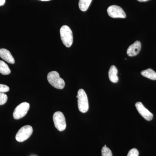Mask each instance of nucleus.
<instances>
[{"label": "nucleus", "mask_w": 156, "mask_h": 156, "mask_svg": "<svg viewBox=\"0 0 156 156\" xmlns=\"http://www.w3.org/2000/svg\"><path fill=\"white\" fill-rule=\"evenodd\" d=\"M61 39L65 46L67 48H70L73 43L72 31L69 27L63 25L60 29Z\"/></svg>", "instance_id": "obj_1"}, {"label": "nucleus", "mask_w": 156, "mask_h": 156, "mask_svg": "<svg viewBox=\"0 0 156 156\" xmlns=\"http://www.w3.org/2000/svg\"><path fill=\"white\" fill-rule=\"evenodd\" d=\"M76 98H78V106L79 111L82 113L87 112L89 110V102L87 94L83 89H79Z\"/></svg>", "instance_id": "obj_2"}, {"label": "nucleus", "mask_w": 156, "mask_h": 156, "mask_svg": "<svg viewBox=\"0 0 156 156\" xmlns=\"http://www.w3.org/2000/svg\"><path fill=\"white\" fill-rule=\"evenodd\" d=\"M48 80L50 85L56 89H63L65 85L64 80L60 77L59 74L56 71L49 73L48 74Z\"/></svg>", "instance_id": "obj_3"}, {"label": "nucleus", "mask_w": 156, "mask_h": 156, "mask_svg": "<svg viewBox=\"0 0 156 156\" xmlns=\"http://www.w3.org/2000/svg\"><path fill=\"white\" fill-rule=\"evenodd\" d=\"M54 126L58 131H62L66 127V121L63 114L61 112H56L53 115Z\"/></svg>", "instance_id": "obj_4"}, {"label": "nucleus", "mask_w": 156, "mask_h": 156, "mask_svg": "<svg viewBox=\"0 0 156 156\" xmlns=\"http://www.w3.org/2000/svg\"><path fill=\"white\" fill-rule=\"evenodd\" d=\"M32 127L30 126H23L20 129L16 135V139L19 142H22L25 141L30 137L32 134Z\"/></svg>", "instance_id": "obj_5"}, {"label": "nucleus", "mask_w": 156, "mask_h": 156, "mask_svg": "<svg viewBox=\"0 0 156 156\" xmlns=\"http://www.w3.org/2000/svg\"><path fill=\"white\" fill-rule=\"evenodd\" d=\"M30 108V104L24 102L20 104L14 109L13 117L15 119L18 120L25 116Z\"/></svg>", "instance_id": "obj_6"}, {"label": "nucleus", "mask_w": 156, "mask_h": 156, "mask_svg": "<svg viewBox=\"0 0 156 156\" xmlns=\"http://www.w3.org/2000/svg\"><path fill=\"white\" fill-rule=\"evenodd\" d=\"M107 12L109 16L112 18H125L126 17V13L122 9L115 5L109 7Z\"/></svg>", "instance_id": "obj_7"}, {"label": "nucleus", "mask_w": 156, "mask_h": 156, "mask_svg": "<svg viewBox=\"0 0 156 156\" xmlns=\"http://www.w3.org/2000/svg\"><path fill=\"white\" fill-rule=\"evenodd\" d=\"M135 107L140 114L145 119L148 121H151L152 119L153 118V114L149 111L144 106L141 102H136L135 104Z\"/></svg>", "instance_id": "obj_8"}, {"label": "nucleus", "mask_w": 156, "mask_h": 156, "mask_svg": "<svg viewBox=\"0 0 156 156\" xmlns=\"http://www.w3.org/2000/svg\"><path fill=\"white\" fill-rule=\"evenodd\" d=\"M141 47V43L139 41H136L128 47L127 51V54L129 56H136L139 53Z\"/></svg>", "instance_id": "obj_9"}, {"label": "nucleus", "mask_w": 156, "mask_h": 156, "mask_svg": "<svg viewBox=\"0 0 156 156\" xmlns=\"http://www.w3.org/2000/svg\"><path fill=\"white\" fill-rule=\"evenodd\" d=\"M0 57L10 64H13L15 63L14 57L11 52L7 49L4 48L0 49Z\"/></svg>", "instance_id": "obj_10"}, {"label": "nucleus", "mask_w": 156, "mask_h": 156, "mask_svg": "<svg viewBox=\"0 0 156 156\" xmlns=\"http://www.w3.org/2000/svg\"><path fill=\"white\" fill-rule=\"evenodd\" d=\"M118 69L115 66L112 65L110 68L108 72V77L110 80L113 83H117L119 81V77L117 76Z\"/></svg>", "instance_id": "obj_11"}, {"label": "nucleus", "mask_w": 156, "mask_h": 156, "mask_svg": "<svg viewBox=\"0 0 156 156\" xmlns=\"http://www.w3.org/2000/svg\"><path fill=\"white\" fill-rule=\"evenodd\" d=\"M141 74L143 76L148 78L151 80H156V73L153 70L151 69H147L142 71Z\"/></svg>", "instance_id": "obj_12"}, {"label": "nucleus", "mask_w": 156, "mask_h": 156, "mask_svg": "<svg viewBox=\"0 0 156 156\" xmlns=\"http://www.w3.org/2000/svg\"><path fill=\"white\" fill-rule=\"evenodd\" d=\"M11 70L5 62L0 60V73L4 75H7L11 73Z\"/></svg>", "instance_id": "obj_13"}, {"label": "nucleus", "mask_w": 156, "mask_h": 156, "mask_svg": "<svg viewBox=\"0 0 156 156\" xmlns=\"http://www.w3.org/2000/svg\"><path fill=\"white\" fill-rule=\"evenodd\" d=\"M92 0H80L79 2V8L82 11H87L89 9Z\"/></svg>", "instance_id": "obj_14"}, {"label": "nucleus", "mask_w": 156, "mask_h": 156, "mask_svg": "<svg viewBox=\"0 0 156 156\" xmlns=\"http://www.w3.org/2000/svg\"><path fill=\"white\" fill-rule=\"evenodd\" d=\"M101 155L102 156H113L111 151L108 147L105 146L102 147L101 150Z\"/></svg>", "instance_id": "obj_15"}, {"label": "nucleus", "mask_w": 156, "mask_h": 156, "mask_svg": "<svg viewBox=\"0 0 156 156\" xmlns=\"http://www.w3.org/2000/svg\"><path fill=\"white\" fill-rule=\"evenodd\" d=\"M8 96L5 93H0V105H3L7 102Z\"/></svg>", "instance_id": "obj_16"}, {"label": "nucleus", "mask_w": 156, "mask_h": 156, "mask_svg": "<svg viewBox=\"0 0 156 156\" xmlns=\"http://www.w3.org/2000/svg\"><path fill=\"white\" fill-rule=\"evenodd\" d=\"M10 88L8 86L4 84H0V93H5L9 92Z\"/></svg>", "instance_id": "obj_17"}, {"label": "nucleus", "mask_w": 156, "mask_h": 156, "mask_svg": "<svg viewBox=\"0 0 156 156\" xmlns=\"http://www.w3.org/2000/svg\"><path fill=\"white\" fill-rule=\"evenodd\" d=\"M139 152L136 148H133L128 152L127 156H138Z\"/></svg>", "instance_id": "obj_18"}, {"label": "nucleus", "mask_w": 156, "mask_h": 156, "mask_svg": "<svg viewBox=\"0 0 156 156\" xmlns=\"http://www.w3.org/2000/svg\"><path fill=\"white\" fill-rule=\"evenodd\" d=\"M5 3V0H0V6L4 5Z\"/></svg>", "instance_id": "obj_19"}, {"label": "nucleus", "mask_w": 156, "mask_h": 156, "mask_svg": "<svg viewBox=\"0 0 156 156\" xmlns=\"http://www.w3.org/2000/svg\"><path fill=\"white\" fill-rule=\"evenodd\" d=\"M137 1H139L140 2H145L149 1V0H137Z\"/></svg>", "instance_id": "obj_20"}, {"label": "nucleus", "mask_w": 156, "mask_h": 156, "mask_svg": "<svg viewBox=\"0 0 156 156\" xmlns=\"http://www.w3.org/2000/svg\"><path fill=\"white\" fill-rule=\"evenodd\" d=\"M40 1H45V2H46V1H50V0H40Z\"/></svg>", "instance_id": "obj_21"}]
</instances>
